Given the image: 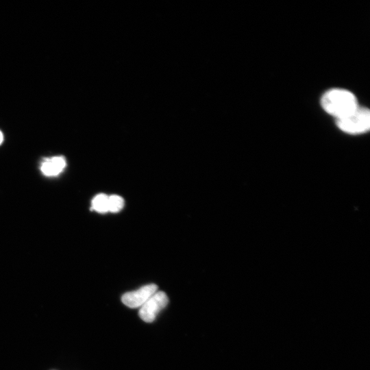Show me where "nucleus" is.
Here are the masks:
<instances>
[{
	"mask_svg": "<svg viewBox=\"0 0 370 370\" xmlns=\"http://www.w3.org/2000/svg\"><path fill=\"white\" fill-rule=\"evenodd\" d=\"M3 136L2 132L0 131V145L3 142Z\"/></svg>",
	"mask_w": 370,
	"mask_h": 370,
	"instance_id": "obj_8",
	"label": "nucleus"
},
{
	"mask_svg": "<svg viewBox=\"0 0 370 370\" xmlns=\"http://www.w3.org/2000/svg\"><path fill=\"white\" fill-rule=\"evenodd\" d=\"M336 123L338 129L347 134H364L370 128V112L367 108L358 106L350 113L336 119Z\"/></svg>",
	"mask_w": 370,
	"mask_h": 370,
	"instance_id": "obj_2",
	"label": "nucleus"
},
{
	"mask_svg": "<svg viewBox=\"0 0 370 370\" xmlns=\"http://www.w3.org/2000/svg\"><path fill=\"white\" fill-rule=\"evenodd\" d=\"M92 208L98 212L104 213L108 211V196L105 194L96 195L92 201Z\"/></svg>",
	"mask_w": 370,
	"mask_h": 370,
	"instance_id": "obj_6",
	"label": "nucleus"
},
{
	"mask_svg": "<svg viewBox=\"0 0 370 370\" xmlns=\"http://www.w3.org/2000/svg\"><path fill=\"white\" fill-rule=\"evenodd\" d=\"M123 206L124 200L121 197L116 195L108 197V211L118 212Z\"/></svg>",
	"mask_w": 370,
	"mask_h": 370,
	"instance_id": "obj_7",
	"label": "nucleus"
},
{
	"mask_svg": "<svg viewBox=\"0 0 370 370\" xmlns=\"http://www.w3.org/2000/svg\"><path fill=\"white\" fill-rule=\"evenodd\" d=\"M168 302L166 294L158 291L140 308L138 313L140 318L147 323L153 322Z\"/></svg>",
	"mask_w": 370,
	"mask_h": 370,
	"instance_id": "obj_3",
	"label": "nucleus"
},
{
	"mask_svg": "<svg viewBox=\"0 0 370 370\" xmlns=\"http://www.w3.org/2000/svg\"><path fill=\"white\" fill-rule=\"evenodd\" d=\"M66 165L63 157L56 156L47 159L41 165L42 172L48 176L58 175Z\"/></svg>",
	"mask_w": 370,
	"mask_h": 370,
	"instance_id": "obj_5",
	"label": "nucleus"
},
{
	"mask_svg": "<svg viewBox=\"0 0 370 370\" xmlns=\"http://www.w3.org/2000/svg\"><path fill=\"white\" fill-rule=\"evenodd\" d=\"M321 105L336 119L347 115L358 106L354 94L343 88H332L326 91L321 97Z\"/></svg>",
	"mask_w": 370,
	"mask_h": 370,
	"instance_id": "obj_1",
	"label": "nucleus"
},
{
	"mask_svg": "<svg viewBox=\"0 0 370 370\" xmlns=\"http://www.w3.org/2000/svg\"><path fill=\"white\" fill-rule=\"evenodd\" d=\"M157 291L156 284H149L137 290L125 293L123 295L121 301L129 308H140Z\"/></svg>",
	"mask_w": 370,
	"mask_h": 370,
	"instance_id": "obj_4",
	"label": "nucleus"
}]
</instances>
